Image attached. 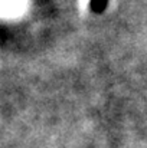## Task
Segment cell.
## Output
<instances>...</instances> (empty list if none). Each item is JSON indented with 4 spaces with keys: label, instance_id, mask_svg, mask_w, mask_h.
Instances as JSON below:
<instances>
[{
    "label": "cell",
    "instance_id": "obj_1",
    "mask_svg": "<svg viewBox=\"0 0 147 148\" xmlns=\"http://www.w3.org/2000/svg\"><path fill=\"white\" fill-rule=\"evenodd\" d=\"M107 3H108V0H91L90 1V7H91V10L94 13H101V12L105 10Z\"/></svg>",
    "mask_w": 147,
    "mask_h": 148
}]
</instances>
